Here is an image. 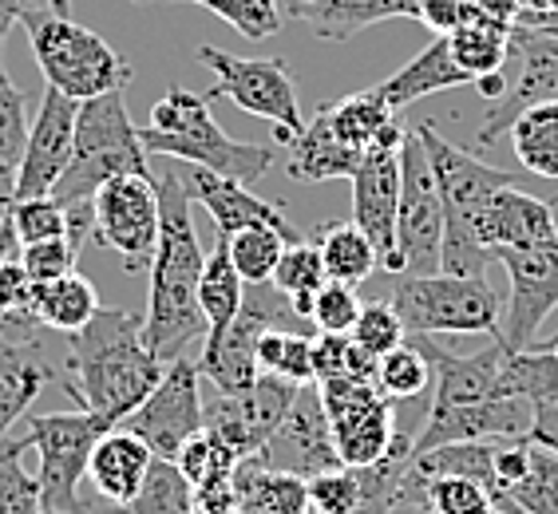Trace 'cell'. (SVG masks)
<instances>
[{
	"label": "cell",
	"mask_w": 558,
	"mask_h": 514,
	"mask_svg": "<svg viewBox=\"0 0 558 514\" xmlns=\"http://www.w3.org/2000/svg\"><path fill=\"white\" fill-rule=\"evenodd\" d=\"M159 186V246L150 257V297L143 313V341L162 365L186 356L194 341H206V317L198 309V281L206 254L194 230V198L179 167L155 179Z\"/></svg>",
	"instance_id": "cell-1"
},
{
	"label": "cell",
	"mask_w": 558,
	"mask_h": 514,
	"mask_svg": "<svg viewBox=\"0 0 558 514\" xmlns=\"http://www.w3.org/2000/svg\"><path fill=\"white\" fill-rule=\"evenodd\" d=\"M162 368L167 365L143 341V317L128 309H99L84 329L68 336L60 384L80 412L119 428L155 392Z\"/></svg>",
	"instance_id": "cell-2"
},
{
	"label": "cell",
	"mask_w": 558,
	"mask_h": 514,
	"mask_svg": "<svg viewBox=\"0 0 558 514\" xmlns=\"http://www.w3.org/2000/svg\"><path fill=\"white\" fill-rule=\"evenodd\" d=\"M210 103H215L210 96H198V91H186V87L171 84L155 99L147 127H140L143 147H147V155H155V159L203 167V171H210V174H222V179L254 186L262 174L274 167L278 155H274V147H266V143L230 139V135L218 127Z\"/></svg>",
	"instance_id": "cell-3"
},
{
	"label": "cell",
	"mask_w": 558,
	"mask_h": 514,
	"mask_svg": "<svg viewBox=\"0 0 558 514\" xmlns=\"http://www.w3.org/2000/svg\"><path fill=\"white\" fill-rule=\"evenodd\" d=\"M412 131L424 143V155H428V167L436 174V186H440V198H444L440 273H451V278H484L492 254L475 242V215H480V206L495 191L519 186V179L511 171L487 167V162L475 159L472 150L444 139L432 119L416 123Z\"/></svg>",
	"instance_id": "cell-4"
},
{
	"label": "cell",
	"mask_w": 558,
	"mask_h": 514,
	"mask_svg": "<svg viewBox=\"0 0 558 514\" xmlns=\"http://www.w3.org/2000/svg\"><path fill=\"white\" fill-rule=\"evenodd\" d=\"M119 174H150V159L123 91H108L80 103L72 162L60 174L52 198L60 206H92L99 186Z\"/></svg>",
	"instance_id": "cell-5"
},
{
	"label": "cell",
	"mask_w": 558,
	"mask_h": 514,
	"mask_svg": "<svg viewBox=\"0 0 558 514\" xmlns=\"http://www.w3.org/2000/svg\"><path fill=\"white\" fill-rule=\"evenodd\" d=\"M21 24L28 33V44H33L44 87H56L60 96L75 99V103L108 96V91H123L131 84V75H135V68L104 36L75 24L72 16L36 9Z\"/></svg>",
	"instance_id": "cell-6"
},
{
	"label": "cell",
	"mask_w": 558,
	"mask_h": 514,
	"mask_svg": "<svg viewBox=\"0 0 558 514\" xmlns=\"http://www.w3.org/2000/svg\"><path fill=\"white\" fill-rule=\"evenodd\" d=\"M388 301L400 313L409 336H440V332L499 336V325H504V301L484 278L400 273V285Z\"/></svg>",
	"instance_id": "cell-7"
},
{
	"label": "cell",
	"mask_w": 558,
	"mask_h": 514,
	"mask_svg": "<svg viewBox=\"0 0 558 514\" xmlns=\"http://www.w3.org/2000/svg\"><path fill=\"white\" fill-rule=\"evenodd\" d=\"M194 56L218 79L206 96L230 99L238 111L266 119L269 127H274V143L290 147L301 131H305L298 87H293V75L286 60H278V56L274 60H246V56H230L222 48H210V44H203Z\"/></svg>",
	"instance_id": "cell-8"
},
{
	"label": "cell",
	"mask_w": 558,
	"mask_h": 514,
	"mask_svg": "<svg viewBox=\"0 0 558 514\" xmlns=\"http://www.w3.org/2000/svg\"><path fill=\"white\" fill-rule=\"evenodd\" d=\"M108 424L92 412H33L28 416V443H33L36 475H40L44 506L60 514H92L80 499V482L87 479V463L96 443L108 436Z\"/></svg>",
	"instance_id": "cell-9"
},
{
	"label": "cell",
	"mask_w": 558,
	"mask_h": 514,
	"mask_svg": "<svg viewBox=\"0 0 558 514\" xmlns=\"http://www.w3.org/2000/svg\"><path fill=\"white\" fill-rule=\"evenodd\" d=\"M293 321H301V317L293 313L290 297L274 290V281L269 285H246V301H242V313L234 317V325L218 332V336H206L198 372L206 380H215V388L226 396L246 392V388H254L262 380L258 341L269 329H286Z\"/></svg>",
	"instance_id": "cell-10"
},
{
	"label": "cell",
	"mask_w": 558,
	"mask_h": 514,
	"mask_svg": "<svg viewBox=\"0 0 558 514\" xmlns=\"http://www.w3.org/2000/svg\"><path fill=\"white\" fill-rule=\"evenodd\" d=\"M444 198L428 167L424 143L409 127L400 143V215H397V273H440Z\"/></svg>",
	"instance_id": "cell-11"
},
{
	"label": "cell",
	"mask_w": 558,
	"mask_h": 514,
	"mask_svg": "<svg viewBox=\"0 0 558 514\" xmlns=\"http://www.w3.org/2000/svg\"><path fill=\"white\" fill-rule=\"evenodd\" d=\"M322 396L333 424L337 460L344 467H373L397 443V412L392 400L376 388L373 376H344L322 380Z\"/></svg>",
	"instance_id": "cell-12"
},
{
	"label": "cell",
	"mask_w": 558,
	"mask_h": 514,
	"mask_svg": "<svg viewBox=\"0 0 558 514\" xmlns=\"http://www.w3.org/2000/svg\"><path fill=\"white\" fill-rule=\"evenodd\" d=\"M92 237L111 254L123 257V266L150 269V257L159 246V186L155 174H119L104 183L92 198Z\"/></svg>",
	"instance_id": "cell-13"
},
{
	"label": "cell",
	"mask_w": 558,
	"mask_h": 514,
	"mask_svg": "<svg viewBox=\"0 0 558 514\" xmlns=\"http://www.w3.org/2000/svg\"><path fill=\"white\" fill-rule=\"evenodd\" d=\"M203 372H198V360L191 356H179L162 368V380L155 384L147 400H143L135 412H131L119 428H128L131 436H140L155 460H179V451L206 431V404H203V388H198Z\"/></svg>",
	"instance_id": "cell-14"
},
{
	"label": "cell",
	"mask_w": 558,
	"mask_h": 514,
	"mask_svg": "<svg viewBox=\"0 0 558 514\" xmlns=\"http://www.w3.org/2000/svg\"><path fill=\"white\" fill-rule=\"evenodd\" d=\"M507 64H515V75L507 79V91L495 99L487 115L480 119L475 147L487 150L504 139L511 123L535 103H558V33L519 24L511 33Z\"/></svg>",
	"instance_id": "cell-15"
},
{
	"label": "cell",
	"mask_w": 558,
	"mask_h": 514,
	"mask_svg": "<svg viewBox=\"0 0 558 514\" xmlns=\"http://www.w3.org/2000/svg\"><path fill=\"white\" fill-rule=\"evenodd\" d=\"M492 257L504 261L507 281H511L499 341L511 353H519V348L535 344L538 325L558 309V237L531 249H495Z\"/></svg>",
	"instance_id": "cell-16"
},
{
	"label": "cell",
	"mask_w": 558,
	"mask_h": 514,
	"mask_svg": "<svg viewBox=\"0 0 558 514\" xmlns=\"http://www.w3.org/2000/svg\"><path fill=\"white\" fill-rule=\"evenodd\" d=\"M254 460L274 475H293V479H313L322 472L341 467L333 443V424L325 412L322 384H301L293 396L290 412L281 419V428L274 431V440L254 455Z\"/></svg>",
	"instance_id": "cell-17"
},
{
	"label": "cell",
	"mask_w": 558,
	"mask_h": 514,
	"mask_svg": "<svg viewBox=\"0 0 558 514\" xmlns=\"http://www.w3.org/2000/svg\"><path fill=\"white\" fill-rule=\"evenodd\" d=\"M293 396H298V384L278 376H262L258 384L234 396L218 392L215 404L206 407V431H215L226 448L238 451V460H250L274 440Z\"/></svg>",
	"instance_id": "cell-18"
},
{
	"label": "cell",
	"mask_w": 558,
	"mask_h": 514,
	"mask_svg": "<svg viewBox=\"0 0 558 514\" xmlns=\"http://www.w3.org/2000/svg\"><path fill=\"white\" fill-rule=\"evenodd\" d=\"M75 115L80 103L68 96H60L56 87H44L40 111H36L33 127H28V147H24L21 174H16V191L12 203L21 198H44L52 194L60 174L72 162V143H75Z\"/></svg>",
	"instance_id": "cell-19"
},
{
	"label": "cell",
	"mask_w": 558,
	"mask_h": 514,
	"mask_svg": "<svg viewBox=\"0 0 558 514\" xmlns=\"http://www.w3.org/2000/svg\"><path fill=\"white\" fill-rule=\"evenodd\" d=\"M353 183V218L349 222L361 230L380 254V266L397 273V215H400V150H368Z\"/></svg>",
	"instance_id": "cell-20"
},
{
	"label": "cell",
	"mask_w": 558,
	"mask_h": 514,
	"mask_svg": "<svg viewBox=\"0 0 558 514\" xmlns=\"http://www.w3.org/2000/svg\"><path fill=\"white\" fill-rule=\"evenodd\" d=\"M56 376L52 329H0V440Z\"/></svg>",
	"instance_id": "cell-21"
},
{
	"label": "cell",
	"mask_w": 558,
	"mask_h": 514,
	"mask_svg": "<svg viewBox=\"0 0 558 514\" xmlns=\"http://www.w3.org/2000/svg\"><path fill=\"white\" fill-rule=\"evenodd\" d=\"M186 191L206 215L215 218L218 234H238V230H254V225H266V230H278L286 242H298V225L286 218L278 203H266L250 191L246 183H234V179H222V174H210L203 167H191L183 174Z\"/></svg>",
	"instance_id": "cell-22"
},
{
	"label": "cell",
	"mask_w": 558,
	"mask_h": 514,
	"mask_svg": "<svg viewBox=\"0 0 558 514\" xmlns=\"http://www.w3.org/2000/svg\"><path fill=\"white\" fill-rule=\"evenodd\" d=\"M558 237L555 206L547 198L519 191V186H504L495 191L480 215H475V242L495 254V249H531L547 246Z\"/></svg>",
	"instance_id": "cell-23"
},
{
	"label": "cell",
	"mask_w": 558,
	"mask_h": 514,
	"mask_svg": "<svg viewBox=\"0 0 558 514\" xmlns=\"http://www.w3.org/2000/svg\"><path fill=\"white\" fill-rule=\"evenodd\" d=\"M150 463H155V451L131 436L128 428H111L104 440L92 451V463H87V479L99 491V499H108L111 506H123L140 494L143 479H147Z\"/></svg>",
	"instance_id": "cell-24"
},
{
	"label": "cell",
	"mask_w": 558,
	"mask_h": 514,
	"mask_svg": "<svg viewBox=\"0 0 558 514\" xmlns=\"http://www.w3.org/2000/svg\"><path fill=\"white\" fill-rule=\"evenodd\" d=\"M361 159H365V150L349 147L329 123V111L317 108V115L290 143L286 171L293 183H329V179H353Z\"/></svg>",
	"instance_id": "cell-25"
},
{
	"label": "cell",
	"mask_w": 558,
	"mask_h": 514,
	"mask_svg": "<svg viewBox=\"0 0 558 514\" xmlns=\"http://www.w3.org/2000/svg\"><path fill=\"white\" fill-rule=\"evenodd\" d=\"M325 111H329V123H333L337 135H341L349 147L365 150V155L380 147L400 150V143L409 135L400 111L388 108V99L380 96L376 87L356 91V96H344V99H337V103H325Z\"/></svg>",
	"instance_id": "cell-26"
},
{
	"label": "cell",
	"mask_w": 558,
	"mask_h": 514,
	"mask_svg": "<svg viewBox=\"0 0 558 514\" xmlns=\"http://www.w3.org/2000/svg\"><path fill=\"white\" fill-rule=\"evenodd\" d=\"M463 84H472V79H468V75L460 72V64L451 60L448 36H436V40L420 56H412L400 72L380 79L376 91L388 99V108L404 111L409 103H416V99L436 96V91H451V87H463Z\"/></svg>",
	"instance_id": "cell-27"
},
{
	"label": "cell",
	"mask_w": 558,
	"mask_h": 514,
	"mask_svg": "<svg viewBox=\"0 0 558 514\" xmlns=\"http://www.w3.org/2000/svg\"><path fill=\"white\" fill-rule=\"evenodd\" d=\"M286 12L310 24L322 40H353L356 33L397 16L392 0H286Z\"/></svg>",
	"instance_id": "cell-28"
},
{
	"label": "cell",
	"mask_w": 558,
	"mask_h": 514,
	"mask_svg": "<svg viewBox=\"0 0 558 514\" xmlns=\"http://www.w3.org/2000/svg\"><path fill=\"white\" fill-rule=\"evenodd\" d=\"M99 309H104V305H99L96 285H92L84 273H75V269L64 273V278L33 285V317L44 329L64 332V336L84 329Z\"/></svg>",
	"instance_id": "cell-29"
},
{
	"label": "cell",
	"mask_w": 558,
	"mask_h": 514,
	"mask_svg": "<svg viewBox=\"0 0 558 514\" xmlns=\"http://www.w3.org/2000/svg\"><path fill=\"white\" fill-rule=\"evenodd\" d=\"M242 301H246V281L234 269L226 234H218L215 249L206 254L203 281H198V309L206 317V336H218V332L230 329L234 317L242 313Z\"/></svg>",
	"instance_id": "cell-30"
},
{
	"label": "cell",
	"mask_w": 558,
	"mask_h": 514,
	"mask_svg": "<svg viewBox=\"0 0 558 514\" xmlns=\"http://www.w3.org/2000/svg\"><path fill=\"white\" fill-rule=\"evenodd\" d=\"M313 242L322 249L325 273L333 281H344V285H361V281L373 278L376 266H380L376 246L353 222H325Z\"/></svg>",
	"instance_id": "cell-31"
},
{
	"label": "cell",
	"mask_w": 558,
	"mask_h": 514,
	"mask_svg": "<svg viewBox=\"0 0 558 514\" xmlns=\"http://www.w3.org/2000/svg\"><path fill=\"white\" fill-rule=\"evenodd\" d=\"M511 147L523 171L558 179V103H535L511 123Z\"/></svg>",
	"instance_id": "cell-32"
},
{
	"label": "cell",
	"mask_w": 558,
	"mask_h": 514,
	"mask_svg": "<svg viewBox=\"0 0 558 514\" xmlns=\"http://www.w3.org/2000/svg\"><path fill=\"white\" fill-rule=\"evenodd\" d=\"M400 506H420L424 514H492L495 511L492 494L475 479H460V475H444V479H428V482H400L397 511Z\"/></svg>",
	"instance_id": "cell-33"
},
{
	"label": "cell",
	"mask_w": 558,
	"mask_h": 514,
	"mask_svg": "<svg viewBox=\"0 0 558 514\" xmlns=\"http://www.w3.org/2000/svg\"><path fill=\"white\" fill-rule=\"evenodd\" d=\"M28 96L12 84L9 68L0 60V194L16 191L24 147H28Z\"/></svg>",
	"instance_id": "cell-34"
},
{
	"label": "cell",
	"mask_w": 558,
	"mask_h": 514,
	"mask_svg": "<svg viewBox=\"0 0 558 514\" xmlns=\"http://www.w3.org/2000/svg\"><path fill=\"white\" fill-rule=\"evenodd\" d=\"M504 392L526 404H550L558 400V356L547 344H531L511 353L504 360Z\"/></svg>",
	"instance_id": "cell-35"
},
{
	"label": "cell",
	"mask_w": 558,
	"mask_h": 514,
	"mask_svg": "<svg viewBox=\"0 0 558 514\" xmlns=\"http://www.w3.org/2000/svg\"><path fill=\"white\" fill-rule=\"evenodd\" d=\"M28 436L24 440H0V514H40L44 491L40 475L28 472Z\"/></svg>",
	"instance_id": "cell-36"
},
{
	"label": "cell",
	"mask_w": 558,
	"mask_h": 514,
	"mask_svg": "<svg viewBox=\"0 0 558 514\" xmlns=\"http://www.w3.org/2000/svg\"><path fill=\"white\" fill-rule=\"evenodd\" d=\"M451 60L460 64V72L468 79H484L507 68V48H511V33L504 28H492V24H468V28H456L448 33Z\"/></svg>",
	"instance_id": "cell-37"
},
{
	"label": "cell",
	"mask_w": 558,
	"mask_h": 514,
	"mask_svg": "<svg viewBox=\"0 0 558 514\" xmlns=\"http://www.w3.org/2000/svg\"><path fill=\"white\" fill-rule=\"evenodd\" d=\"M258 368L262 376H278L290 384H317L313 372V336L293 329H269L258 341Z\"/></svg>",
	"instance_id": "cell-38"
},
{
	"label": "cell",
	"mask_w": 558,
	"mask_h": 514,
	"mask_svg": "<svg viewBox=\"0 0 558 514\" xmlns=\"http://www.w3.org/2000/svg\"><path fill=\"white\" fill-rule=\"evenodd\" d=\"M128 514H198L194 506V487L179 472V463L155 460L140 494L128 503Z\"/></svg>",
	"instance_id": "cell-39"
},
{
	"label": "cell",
	"mask_w": 558,
	"mask_h": 514,
	"mask_svg": "<svg viewBox=\"0 0 558 514\" xmlns=\"http://www.w3.org/2000/svg\"><path fill=\"white\" fill-rule=\"evenodd\" d=\"M504 514H558V455L531 443V467L523 482L495 506Z\"/></svg>",
	"instance_id": "cell-40"
},
{
	"label": "cell",
	"mask_w": 558,
	"mask_h": 514,
	"mask_svg": "<svg viewBox=\"0 0 558 514\" xmlns=\"http://www.w3.org/2000/svg\"><path fill=\"white\" fill-rule=\"evenodd\" d=\"M373 380L388 400H412L432 384V365L428 356H424V348L412 336H404V344H397L392 353H385L376 360Z\"/></svg>",
	"instance_id": "cell-41"
},
{
	"label": "cell",
	"mask_w": 558,
	"mask_h": 514,
	"mask_svg": "<svg viewBox=\"0 0 558 514\" xmlns=\"http://www.w3.org/2000/svg\"><path fill=\"white\" fill-rule=\"evenodd\" d=\"M230 242V257H234V269L242 273L246 285H269L274 273H278V261L286 254V237L278 230H266V225H254V230H238V234L226 237Z\"/></svg>",
	"instance_id": "cell-42"
},
{
	"label": "cell",
	"mask_w": 558,
	"mask_h": 514,
	"mask_svg": "<svg viewBox=\"0 0 558 514\" xmlns=\"http://www.w3.org/2000/svg\"><path fill=\"white\" fill-rule=\"evenodd\" d=\"M325 281H329V273H325V261H322L317 242H305V237L290 242L286 254H281V261H278V273H274V290H281L290 301L293 297H313Z\"/></svg>",
	"instance_id": "cell-43"
},
{
	"label": "cell",
	"mask_w": 558,
	"mask_h": 514,
	"mask_svg": "<svg viewBox=\"0 0 558 514\" xmlns=\"http://www.w3.org/2000/svg\"><path fill=\"white\" fill-rule=\"evenodd\" d=\"M349 336H353V344L368 356V360H380V356L392 353L397 344H404L409 329H404V321H400V313L392 309V301H368Z\"/></svg>",
	"instance_id": "cell-44"
},
{
	"label": "cell",
	"mask_w": 558,
	"mask_h": 514,
	"mask_svg": "<svg viewBox=\"0 0 558 514\" xmlns=\"http://www.w3.org/2000/svg\"><path fill=\"white\" fill-rule=\"evenodd\" d=\"M186 4L210 9L246 40H269L281 28V0H186Z\"/></svg>",
	"instance_id": "cell-45"
},
{
	"label": "cell",
	"mask_w": 558,
	"mask_h": 514,
	"mask_svg": "<svg viewBox=\"0 0 558 514\" xmlns=\"http://www.w3.org/2000/svg\"><path fill=\"white\" fill-rule=\"evenodd\" d=\"M376 360H368L353 344V336H337V332H322L313 336V372L317 384L322 380H344V376H373Z\"/></svg>",
	"instance_id": "cell-46"
},
{
	"label": "cell",
	"mask_w": 558,
	"mask_h": 514,
	"mask_svg": "<svg viewBox=\"0 0 558 514\" xmlns=\"http://www.w3.org/2000/svg\"><path fill=\"white\" fill-rule=\"evenodd\" d=\"M361 297H356V285H344V281H325L322 290L313 293V313L310 325L317 332H337V336H349L361 317Z\"/></svg>",
	"instance_id": "cell-47"
},
{
	"label": "cell",
	"mask_w": 558,
	"mask_h": 514,
	"mask_svg": "<svg viewBox=\"0 0 558 514\" xmlns=\"http://www.w3.org/2000/svg\"><path fill=\"white\" fill-rule=\"evenodd\" d=\"M75 257H80V242H72V237H52V242L24 246L21 266L33 285H44V281H56V278H64V273H72Z\"/></svg>",
	"instance_id": "cell-48"
},
{
	"label": "cell",
	"mask_w": 558,
	"mask_h": 514,
	"mask_svg": "<svg viewBox=\"0 0 558 514\" xmlns=\"http://www.w3.org/2000/svg\"><path fill=\"white\" fill-rule=\"evenodd\" d=\"M463 9H468V0H420L416 21L428 24L436 36H448L463 24Z\"/></svg>",
	"instance_id": "cell-49"
},
{
	"label": "cell",
	"mask_w": 558,
	"mask_h": 514,
	"mask_svg": "<svg viewBox=\"0 0 558 514\" xmlns=\"http://www.w3.org/2000/svg\"><path fill=\"white\" fill-rule=\"evenodd\" d=\"M526 440L558 455V400H550V404H535V416H531V431H526Z\"/></svg>",
	"instance_id": "cell-50"
},
{
	"label": "cell",
	"mask_w": 558,
	"mask_h": 514,
	"mask_svg": "<svg viewBox=\"0 0 558 514\" xmlns=\"http://www.w3.org/2000/svg\"><path fill=\"white\" fill-rule=\"evenodd\" d=\"M40 4H48V0H0V48H4V36H9L12 24H21Z\"/></svg>",
	"instance_id": "cell-51"
},
{
	"label": "cell",
	"mask_w": 558,
	"mask_h": 514,
	"mask_svg": "<svg viewBox=\"0 0 558 514\" xmlns=\"http://www.w3.org/2000/svg\"><path fill=\"white\" fill-rule=\"evenodd\" d=\"M519 24H531V28H547V33H558V12H523Z\"/></svg>",
	"instance_id": "cell-52"
},
{
	"label": "cell",
	"mask_w": 558,
	"mask_h": 514,
	"mask_svg": "<svg viewBox=\"0 0 558 514\" xmlns=\"http://www.w3.org/2000/svg\"><path fill=\"white\" fill-rule=\"evenodd\" d=\"M392 9H397V16H409V21H416V16H420V0H392Z\"/></svg>",
	"instance_id": "cell-53"
},
{
	"label": "cell",
	"mask_w": 558,
	"mask_h": 514,
	"mask_svg": "<svg viewBox=\"0 0 558 514\" xmlns=\"http://www.w3.org/2000/svg\"><path fill=\"white\" fill-rule=\"evenodd\" d=\"M48 9H52L56 16H72V0H48Z\"/></svg>",
	"instance_id": "cell-54"
},
{
	"label": "cell",
	"mask_w": 558,
	"mask_h": 514,
	"mask_svg": "<svg viewBox=\"0 0 558 514\" xmlns=\"http://www.w3.org/2000/svg\"><path fill=\"white\" fill-rule=\"evenodd\" d=\"M40 514H60V511H48V506H44ZM92 514H128V511H123V506H99V511H92Z\"/></svg>",
	"instance_id": "cell-55"
},
{
	"label": "cell",
	"mask_w": 558,
	"mask_h": 514,
	"mask_svg": "<svg viewBox=\"0 0 558 514\" xmlns=\"http://www.w3.org/2000/svg\"><path fill=\"white\" fill-rule=\"evenodd\" d=\"M12 210V194H0V218H9Z\"/></svg>",
	"instance_id": "cell-56"
},
{
	"label": "cell",
	"mask_w": 558,
	"mask_h": 514,
	"mask_svg": "<svg viewBox=\"0 0 558 514\" xmlns=\"http://www.w3.org/2000/svg\"><path fill=\"white\" fill-rule=\"evenodd\" d=\"M547 348H550V353L558 356V336H555V341H547Z\"/></svg>",
	"instance_id": "cell-57"
},
{
	"label": "cell",
	"mask_w": 558,
	"mask_h": 514,
	"mask_svg": "<svg viewBox=\"0 0 558 514\" xmlns=\"http://www.w3.org/2000/svg\"><path fill=\"white\" fill-rule=\"evenodd\" d=\"M0 60H4V48H0Z\"/></svg>",
	"instance_id": "cell-58"
},
{
	"label": "cell",
	"mask_w": 558,
	"mask_h": 514,
	"mask_svg": "<svg viewBox=\"0 0 558 514\" xmlns=\"http://www.w3.org/2000/svg\"><path fill=\"white\" fill-rule=\"evenodd\" d=\"M492 514H504V511H492Z\"/></svg>",
	"instance_id": "cell-59"
}]
</instances>
